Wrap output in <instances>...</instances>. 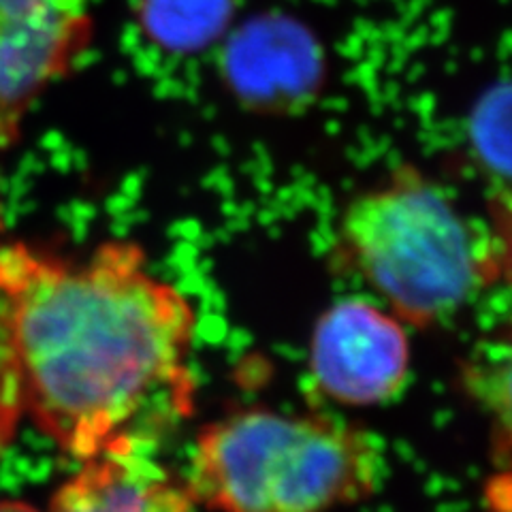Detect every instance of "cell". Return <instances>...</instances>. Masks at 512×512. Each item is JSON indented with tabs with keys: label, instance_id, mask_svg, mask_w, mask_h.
<instances>
[{
	"label": "cell",
	"instance_id": "cell-1",
	"mask_svg": "<svg viewBox=\"0 0 512 512\" xmlns=\"http://www.w3.org/2000/svg\"><path fill=\"white\" fill-rule=\"evenodd\" d=\"M22 410L79 461L148 455L192 414L190 299L126 239L67 261L24 242L0 248Z\"/></svg>",
	"mask_w": 512,
	"mask_h": 512
},
{
	"label": "cell",
	"instance_id": "cell-2",
	"mask_svg": "<svg viewBox=\"0 0 512 512\" xmlns=\"http://www.w3.org/2000/svg\"><path fill=\"white\" fill-rule=\"evenodd\" d=\"M378 478V446L361 431L246 410L201 431L186 487L218 512H327L370 495Z\"/></svg>",
	"mask_w": 512,
	"mask_h": 512
},
{
	"label": "cell",
	"instance_id": "cell-3",
	"mask_svg": "<svg viewBox=\"0 0 512 512\" xmlns=\"http://www.w3.org/2000/svg\"><path fill=\"white\" fill-rule=\"evenodd\" d=\"M340 244L363 280L412 325L455 312L491 263L453 203L412 169L348 205Z\"/></svg>",
	"mask_w": 512,
	"mask_h": 512
},
{
	"label": "cell",
	"instance_id": "cell-4",
	"mask_svg": "<svg viewBox=\"0 0 512 512\" xmlns=\"http://www.w3.org/2000/svg\"><path fill=\"white\" fill-rule=\"evenodd\" d=\"M92 39L90 0H0V152L22 139L30 111Z\"/></svg>",
	"mask_w": 512,
	"mask_h": 512
},
{
	"label": "cell",
	"instance_id": "cell-5",
	"mask_svg": "<svg viewBox=\"0 0 512 512\" xmlns=\"http://www.w3.org/2000/svg\"><path fill=\"white\" fill-rule=\"evenodd\" d=\"M408 340L397 320L370 303L350 299L318 320L310 367L316 384L348 406L393 397L408 374Z\"/></svg>",
	"mask_w": 512,
	"mask_h": 512
},
{
	"label": "cell",
	"instance_id": "cell-6",
	"mask_svg": "<svg viewBox=\"0 0 512 512\" xmlns=\"http://www.w3.org/2000/svg\"><path fill=\"white\" fill-rule=\"evenodd\" d=\"M224 79L244 105L288 114L306 107L323 84V52L291 18H259L237 30L224 50Z\"/></svg>",
	"mask_w": 512,
	"mask_h": 512
},
{
	"label": "cell",
	"instance_id": "cell-7",
	"mask_svg": "<svg viewBox=\"0 0 512 512\" xmlns=\"http://www.w3.org/2000/svg\"><path fill=\"white\" fill-rule=\"evenodd\" d=\"M50 512H197V502L148 455H107L84 461L56 489Z\"/></svg>",
	"mask_w": 512,
	"mask_h": 512
},
{
	"label": "cell",
	"instance_id": "cell-8",
	"mask_svg": "<svg viewBox=\"0 0 512 512\" xmlns=\"http://www.w3.org/2000/svg\"><path fill=\"white\" fill-rule=\"evenodd\" d=\"M239 0H139V28L167 54H199L227 35Z\"/></svg>",
	"mask_w": 512,
	"mask_h": 512
},
{
	"label": "cell",
	"instance_id": "cell-9",
	"mask_svg": "<svg viewBox=\"0 0 512 512\" xmlns=\"http://www.w3.org/2000/svg\"><path fill=\"white\" fill-rule=\"evenodd\" d=\"M463 374L468 391L512 442V325L478 342Z\"/></svg>",
	"mask_w": 512,
	"mask_h": 512
},
{
	"label": "cell",
	"instance_id": "cell-10",
	"mask_svg": "<svg viewBox=\"0 0 512 512\" xmlns=\"http://www.w3.org/2000/svg\"><path fill=\"white\" fill-rule=\"evenodd\" d=\"M470 141L480 165L512 186V82L480 96L470 118Z\"/></svg>",
	"mask_w": 512,
	"mask_h": 512
},
{
	"label": "cell",
	"instance_id": "cell-11",
	"mask_svg": "<svg viewBox=\"0 0 512 512\" xmlns=\"http://www.w3.org/2000/svg\"><path fill=\"white\" fill-rule=\"evenodd\" d=\"M5 246V214L0 207V248ZM22 395L18 363H15V344H13V318L11 303L0 284V455H3L18 431L22 419Z\"/></svg>",
	"mask_w": 512,
	"mask_h": 512
},
{
	"label": "cell",
	"instance_id": "cell-12",
	"mask_svg": "<svg viewBox=\"0 0 512 512\" xmlns=\"http://www.w3.org/2000/svg\"><path fill=\"white\" fill-rule=\"evenodd\" d=\"M495 269L512 284V212L502 214V235H500V246L498 254H495Z\"/></svg>",
	"mask_w": 512,
	"mask_h": 512
},
{
	"label": "cell",
	"instance_id": "cell-13",
	"mask_svg": "<svg viewBox=\"0 0 512 512\" xmlns=\"http://www.w3.org/2000/svg\"><path fill=\"white\" fill-rule=\"evenodd\" d=\"M0 512H39V510L20 500H0Z\"/></svg>",
	"mask_w": 512,
	"mask_h": 512
}]
</instances>
